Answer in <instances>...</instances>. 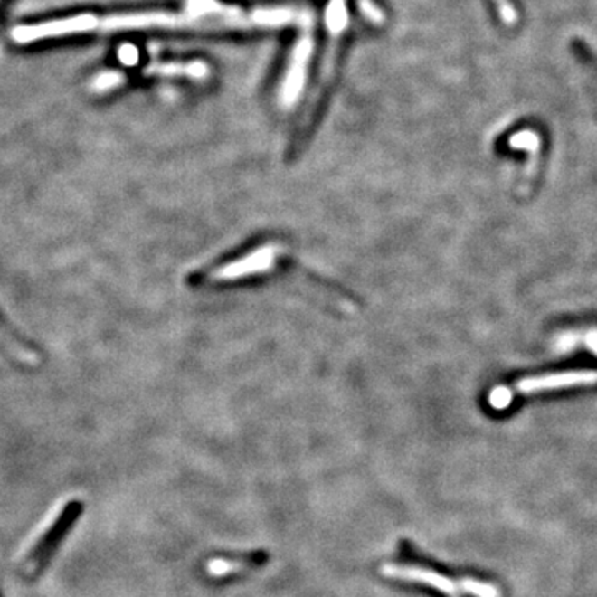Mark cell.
Returning <instances> with one entry per match:
<instances>
[{
    "label": "cell",
    "mask_w": 597,
    "mask_h": 597,
    "mask_svg": "<svg viewBox=\"0 0 597 597\" xmlns=\"http://www.w3.org/2000/svg\"><path fill=\"white\" fill-rule=\"evenodd\" d=\"M0 344L9 354L27 365H37L40 362L39 352L20 336L2 312H0Z\"/></svg>",
    "instance_id": "5"
},
{
    "label": "cell",
    "mask_w": 597,
    "mask_h": 597,
    "mask_svg": "<svg viewBox=\"0 0 597 597\" xmlns=\"http://www.w3.org/2000/svg\"><path fill=\"white\" fill-rule=\"evenodd\" d=\"M248 566L246 561H234V559H211L206 564V571L209 576L213 577H224L232 574V573H239L241 569Z\"/></svg>",
    "instance_id": "8"
},
{
    "label": "cell",
    "mask_w": 597,
    "mask_h": 597,
    "mask_svg": "<svg viewBox=\"0 0 597 597\" xmlns=\"http://www.w3.org/2000/svg\"><path fill=\"white\" fill-rule=\"evenodd\" d=\"M458 584H460V589H461L463 592L469 594V596L499 597V591H498L497 586H493V584H488V583H483V581L471 579V577L460 579V581H458Z\"/></svg>",
    "instance_id": "9"
},
{
    "label": "cell",
    "mask_w": 597,
    "mask_h": 597,
    "mask_svg": "<svg viewBox=\"0 0 597 597\" xmlns=\"http://www.w3.org/2000/svg\"><path fill=\"white\" fill-rule=\"evenodd\" d=\"M97 27H99V17L83 14V15L65 17V19L40 22L33 25H20L12 32V39L19 43H30V42H37V40L90 32V30H97Z\"/></svg>",
    "instance_id": "2"
},
{
    "label": "cell",
    "mask_w": 597,
    "mask_h": 597,
    "mask_svg": "<svg viewBox=\"0 0 597 597\" xmlns=\"http://www.w3.org/2000/svg\"><path fill=\"white\" fill-rule=\"evenodd\" d=\"M597 384V370H573L563 374H551L543 377H527L516 384L519 393H536L547 390H561V388L583 387Z\"/></svg>",
    "instance_id": "4"
},
{
    "label": "cell",
    "mask_w": 597,
    "mask_h": 597,
    "mask_svg": "<svg viewBox=\"0 0 597 597\" xmlns=\"http://www.w3.org/2000/svg\"><path fill=\"white\" fill-rule=\"evenodd\" d=\"M587 347L591 348L597 355V330H591L586 337Z\"/></svg>",
    "instance_id": "12"
},
{
    "label": "cell",
    "mask_w": 597,
    "mask_h": 597,
    "mask_svg": "<svg viewBox=\"0 0 597 597\" xmlns=\"http://www.w3.org/2000/svg\"><path fill=\"white\" fill-rule=\"evenodd\" d=\"M380 573L384 576L392 577V579H402V581H410V583H418L423 586L431 587L438 592H443L447 597H460V584L458 581H453L450 577L428 569V567L410 566V564H385L380 567Z\"/></svg>",
    "instance_id": "3"
},
{
    "label": "cell",
    "mask_w": 597,
    "mask_h": 597,
    "mask_svg": "<svg viewBox=\"0 0 597 597\" xmlns=\"http://www.w3.org/2000/svg\"><path fill=\"white\" fill-rule=\"evenodd\" d=\"M81 507V501L69 499L50 513L20 554L17 566L22 576L35 579L45 569L62 541L69 535L70 527L77 521Z\"/></svg>",
    "instance_id": "1"
},
{
    "label": "cell",
    "mask_w": 597,
    "mask_h": 597,
    "mask_svg": "<svg viewBox=\"0 0 597 597\" xmlns=\"http://www.w3.org/2000/svg\"><path fill=\"white\" fill-rule=\"evenodd\" d=\"M507 143L513 149H533V151H537L539 145H541V139L537 137L536 131L523 129L519 133H515Z\"/></svg>",
    "instance_id": "10"
},
{
    "label": "cell",
    "mask_w": 597,
    "mask_h": 597,
    "mask_svg": "<svg viewBox=\"0 0 597 597\" xmlns=\"http://www.w3.org/2000/svg\"><path fill=\"white\" fill-rule=\"evenodd\" d=\"M573 50H574V57H576L579 67L586 71L589 83L597 97V57L594 55V52L589 49L584 42H574Z\"/></svg>",
    "instance_id": "7"
},
{
    "label": "cell",
    "mask_w": 597,
    "mask_h": 597,
    "mask_svg": "<svg viewBox=\"0 0 597 597\" xmlns=\"http://www.w3.org/2000/svg\"><path fill=\"white\" fill-rule=\"evenodd\" d=\"M488 402L495 410H507L513 402V392L507 387H497L489 393Z\"/></svg>",
    "instance_id": "11"
},
{
    "label": "cell",
    "mask_w": 597,
    "mask_h": 597,
    "mask_svg": "<svg viewBox=\"0 0 597 597\" xmlns=\"http://www.w3.org/2000/svg\"><path fill=\"white\" fill-rule=\"evenodd\" d=\"M0 597H2V596H0Z\"/></svg>",
    "instance_id": "14"
},
{
    "label": "cell",
    "mask_w": 597,
    "mask_h": 597,
    "mask_svg": "<svg viewBox=\"0 0 597 597\" xmlns=\"http://www.w3.org/2000/svg\"><path fill=\"white\" fill-rule=\"evenodd\" d=\"M493 14L507 29H516L523 20V10L517 0H489Z\"/></svg>",
    "instance_id": "6"
},
{
    "label": "cell",
    "mask_w": 597,
    "mask_h": 597,
    "mask_svg": "<svg viewBox=\"0 0 597 597\" xmlns=\"http://www.w3.org/2000/svg\"><path fill=\"white\" fill-rule=\"evenodd\" d=\"M12 4H14V0H0V24H2L4 17L7 15V10H9Z\"/></svg>",
    "instance_id": "13"
}]
</instances>
